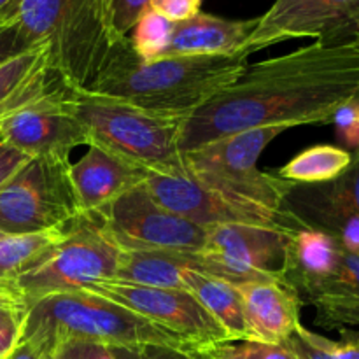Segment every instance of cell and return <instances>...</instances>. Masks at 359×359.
<instances>
[{"instance_id": "obj_14", "label": "cell", "mask_w": 359, "mask_h": 359, "mask_svg": "<svg viewBox=\"0 0 359 359\" xmlns=\"http://www.w3.org/2000/svg\"><path fill=\"white\" fill-rule=\"evenodd\" d=\"M69 86L44 95L11 116L0 128V140L35 156H70L88 146L90 137L69 107Z\"/></svg>"}, {"instance_id": "obj_7", "label": "cell", "mask_w": 359, "mask_h": 359, "mask_svg": "<svg viewBox=\"0 0 359 359\" xmlns=\"http://www.w3.org/2000/svg\"><path fill=\"white\" fill-rule=\"evenodd\" d=\"M121 249L105 233L100 221L83 214L69 226L67 237L34 269L13 283V290L30 307L37 300L58 293L81 291L116 277Z\"/></svg>"}, {"instance_id": "obj_23", "label": "cell", "mask_w": 359, "mask_h": 359, "mask_svg": "<svg viewBox=\"0 0 359 359\" xmlns=\"http://www.w3.org/2000/svg\"><path fill=\"white\" fill-rule=\"evenodd\" d=\"M191 353L200 359H298L287 346H273L256 340H226Z\"/></svg>"}, {"instance_id": "obj_34", "label": "cell", "mask_w": 359, "mask_h": 359, "mask_svg": "<svg viewBox=\"0 0 359 359\" xmlns=\"http://www.w3.org/2000/svg\"><path fill=\"white\" fill-rule=\"evenodd\" d=\"M284 346L290 347V349L297 354L298 359H335L332 354L323 351L321 347L314 346V344H311L309 340H305L304 337L298 335L297 332H294V335H291L290 339H287V342L284 344Z\"/></svg>"}, {"instance_id": "obj_22", "label": "cell", "mask_w": 359, "mask_h": 359, "mask_svg": "<svg viewBox=\"0 0 359 359\" xmlns=\"http://www.w3.org/2000/svg\"><path fill=\"white\" fill-rule=\"evenodd\" d=\"M172 30H174L172 21L154 13L153 9H147L130 32V46L144 63L156 62L165 58V53L170 44Z\"/></svg>"}, {"instance_id": "obj_35", "label": "cell", "mask_w": 359, "mask_h": 359, "mask_svg": "<svg viewBox=\"0 0 359 359\" xmlns=\"http://www.w3.org/2000/svg\"><path fill=\"white\" fill-rule=\"evenodd\" d=\"M140 359H200L189 351L175 349L167 346H140L137 347Z\"/></svg>"}, {"instance_id": "obj_18", "label": "cell", "mask_w": 359, "mask_h": 359, "mask_svg": "<svg viewBox=\"0 0 359 359\" xmlns=\"http://www.w3.org/2000/svg\"><path fill=\"white\" fill-rule=\"evenodd\" d=\"M184 287L224 330L228 340H248V326L238 290L233 284L196 269L184 272Z\"/></svg>"}, {"instance_id": "obj_37", "label": "cell", "mask_w": 359, "mask_h": 359, "mask_svg": "<svg viewBox=\"0 0 359 359\" xmlns=\"http://www.w3.org/2000/svg\"><path fill=\"white\" fill-rule=\"evenodd\" d=\"M116 359H140L135 347H111Z\"/></svg>"}, {"instance_id": "obj_38", "label": "cell", "mask_w": 359, "mask_h": 359, "mask_svg": "<svg viewBox=\"0 0 359 359\" xmlns=\"http://www.w3.org/2000/svg\"><path fill=\"white\" fill-rule=\"evenodd\" d=\"M16 2V0H0V18L4 16V14L7 13V11L11 9V7H13V4ZM2 25V23H0Z\"/></svg>"}, {"instance_id": "obj_12", "label": "cell", "mask_w": 359, "mask_h": 359, "mask_svg": "<svg viewBox=\"0 0 359 359\" xmlns=\"http://www.w3.org/2000/svg\"><path fill=\"white\" fill-rule=\"evenodd\" d=\"M81 291H90L142 316L153 325L181 337L193 351L228 340L224 330L188 291L140 286L119 279L100 280Z\"/></svg>"}, {"instance_id": "obj_5", "label": "cell", "mask_w": 359, "mask_h": 359, "mask_svg": "<svg viewBox=\"0 0 359 359\" xmlns=\"http://www.w3.org/2000/svg\"><path fill=\"white\" fill-rule=\"evenodd\" d=\"M67 100L72 114L86 128L90 144L146 172L168 174L184 168L179 137L186 118L154 114L88 91L69 90Z\"/></svg>"}, {"instance_id": "obj_31", "label": "cell", "mask_w": 359, "mask_h": 359, "mask_svg": "<svg viewBox=\"0 0 359 359\" xmlns=\"http://www.w3.org/2000/svg\"><path fill=\"white\" fill-rule=\"evenodd\" d=\"M30 48L34 46L28 44L16 23L0 25V65Z\"/></svg>"}, {"instance_id": "obj_39", "label": "cell", "mask_w": 359, "mask_h": 359, "mask_svg": "<svg viewBox=\"0 0 359 359\" xmlns=\"http://www.w3.org/2000/svg\"><path fill=\"white\" fill-rule=\"evenodd\" d=\"M2 287H11V286H2V284H0V290H2Z\"/></svg>"}, {"instance_id": "obj_40", "label": "cell", "mask_w": 359, "mask_h": 359, "mask_svg": "<svg viewBox=\"0 0 359 359\" xmlns=\"http://www.w3.org/2000/svg\"><path fill=\"white\" fill-rule=\"evenodd\" d=\"M356 39L359 41V30H358V34H356Z\"/></svg>"}, {"instance_id": "obj_6", "label": "cell", "mask_w": 359, "mask_h": 359, "mask_svg": "<svg viewBox=\"0 0 359 359\" xmlns=\"http://www.w3.org/2000/svg\"><path fill=\"white\" fill-rule=\"evenodd\" d=\"M284 126H263L212 140L182 153L184 172L196 182L233 200L280 210L290 181L258 168V160Z\"/></svg>"}, {"instance_id": "obj_11", "label": "cell", "mask_w": 359, "mask_h": 359, "mask_svg": "<svg viewBox=\"0 0 359 359\" xmlns=\"http://www.w3.org/2000/svg\"><path fill=\"white\" fill-rule=\"evenodd\" d=\"M142 186L165 209L205 230L217 224H259L284 231L304 228L293 214L284 209H269L221 195L189 177L184 168L168 174L146 172Z\"/></svg>"}, {"instance_id": "obj_1", "label": "cell", "mask_w": 359, "mask_h": 359, "mask_svg": "<svg viewBox=\"0 0 359 359\" xmlns=\"http://www.w3.org/2000/svg\"><path fill=\"white\" fill-rule=\"evenodd\" d=\"M359 93V41L319 42L249 65L184 119L181 153L263 126L328 125Z\"/></svg>"}, {"instance_id": "obj_21", "label": "cell", "mask_w": 359, "mask_h": 359, "mask_svg": "<svg viewBox=\"0 0 359 359\" xmlns=\"http://www.w3.org/2000/svg\"><path fill=\"white\" fill-rule=\"evenodd\" d=\"M353 163V153L337 146L319 144L307 147L287 161L277 175L293 184H323L346 174Z\"/></svg>"}, {"instance_id": "obj_33", "label": "cell", "mask_w": 359, "mask_h": 359, "mask_svg": "<svg viewBox=\"0 0 359 359\" xmlns=\"http://www.w3.org/2000/svg\"><path fill=\"white\" fill-rule=\"evenodd\" d=\"M55 354L42 344L28 339H18L16 346L13 347L6 359H53Z\"/></svg>"}, {"instance_id": "obj_27", "label": "cell", "mask_w": 359, "mask_h": 359, "mask_svg": "<svg viewBox=\"0 0 359 359\" xmlns=\"http://www.w3.org/2000/svg\"><path fill=\"white\" fill-rule=\"evenodd\" d=\"M53 359H116L111 347L84 340H67L55 351Z\"/></svg>"}, {"instance_id": "obj_41", "label": "cell", "mask_w": 359, "mask_h": 359, "mask_svg": "<svg viewBox=\"0 0 359 359\" xmlns=\"http://www.w3.org/2000/svg\"><path fill=\"white\" fill-rule=\"evenodd\" d=\"M4 235H6V233H2V231H0V237H4Z\"/></svg>"}, {"instance_id": "obj_36", "label": "cell", "mask_w": 359, "mask_h": 359, "mask_svg": "<svg viewBox=\"0 0 359 359\" xmlns=\"http://www.w3.org/2000/svg\"><path fill=\"white\" fill-rule=\"evenodd\" d=\"M6 311H27L23 302L16 294L13 287H2L0 290V312Z\"/></svg>"}, {"instance_id": "obj_4", "label": "cell", "mask_w": 359, "mask_h": 359, "mask_svg": "<svg viewBox=\"0 0 359 359\" xmlns=\"http://www.w3.org/2000/svg\"><path fill=\"white\" fill-rule=\"evenodd\" d=\"M20 339L35 340L53 354L67 340L109 347L167 346L193 351L181 337L90 291L51 294L32 304L23 318Z\"/></svg>"}, {"instance_id": "obj_17", "label": "cell", "mask_w": 359, "mask_h": 359, "mask_svg": "<svg viewBox=\"0 0 359 359\" xmlns=\"http://www.w3.org/2000/svg\"><path fill=\"white\" fill-rule=\"evenodd\" d=\"M258 25L255 20H226L207 13L174 23L167 56H231L248 55L245 46ZM249 56V55H248Z\"/></svg>"}, {"instance_id": "obj_8", "label": "cell", "mask_w": 359, "mask_h": 359, "mask_svg": "<svg viewBox=\"0 0 359 359\" xmlns=\"http://www.w3.org/2000/svg\"><path fill=\"white\" fill-rule=\"evenodd\" d=\"M83 216L70 181V156H35L0 189V231L35 233Z\"/></svg>"}, {"instance_id": "obj_16", "label": "cell", "mask_w": 359, "mask_h": 359, "mask_svg": "<svg viewBox=\"0 0 359 359\" xmlns=\"http://www.w3.org/2000/svg\"><path fill=\"white\" fill-rule=\"evenodd\" d=\"M146 170L132 161L90 144L84 156L70 163V181L81 212L97 214L128 189L144 181Z\"/></svg>"}, {"instance_id": "obj_13", "label": "cell", "mask_w": 359, "mask_h": 359, "mask_svg": "<svg viewBox=\"0 0 359 359\" xmlns=\"http://www.w3.org/2000/svg\"><path fill=\"white\" fill-rule=\"evenodd\" d=\"M359 30V0H276L258 18L245 53L302 37L319 42H346Z\"/></svg>"}, {"instance_id": "obj_20", "label": "cell", "mask_w": 359, "mask_h": 359, "mask_svg": "<svg viewBox=\"0 0 359 359\" xmlns=\"http://www.w3.org/2000/svg\"><path fill=\"white\" fill-rule=\"evenodd\" d=\"M69 224L35 233L0 237V284L11 286L20 276L34 269L69 233Z\"/></svg>"}, {"instance_id": "obj_19", "label": "cell", "mask_w": 359, "mask_h": 359, "mask_svg": "<svg viewBox=\"0 0 359 359\" xmlns=\"http://www.w3.org/2000/svg\"><path fill=\"white\" fill-rule=\"evenodd\" d=\"M188 269H195L189 255L121 251L114 279L140 286L186 291L182 277Z\"/></svg>"}, {"instance_id": "obj_3", "label": "cell", "mask_w": 359, "mask_h": 359, "mask_svg": "<svg viewBox=\"0 0 359 359\" xmlns=\"http://www.w3.org/2000/svg\"><path fill=\"white\" fill-rule=\"evenodd\" d=\"M0 23H16L28 44H48L53 69L76 91L93 84L121 41L112 30L109 0H16Z\"/></svg>"}, {"instance_id": "obj_2", "label": "cell", "mask_w": 359, "mask_h": 359, "mask_svg": "<svg viewBox=\"0 0 359 359\" xmlns=\"http://www.w3.org/2000/svg\"><path fill=\"white\" fill-rule=\"evenodd\" d=\"M248 55L167 56L144 63L121 39L88 93L112 98L142 111L188 118L230 86L249 67Z\"/></svg>"}, {"instance_id": "obj_26", "label": "cell", "mask_w": 359, "mask_h": 359, "mask_svg": "<svg viewBox=\"0 0 359 359\" xmlns=\"http://www.w3.org/2000/svg\"><path fill=\"white\" fill-rule=\"evenodd\" d=\"M147 9H149V0H109V14L116 37H128L139 18Z\"/></svg>"}, {"instance_id": "obj_25", "label": "cell", "mask_w": 359, "mask_h": 359, "mask_svg": "<svg viewBox=\"0 0 359 359\" xmlns=\"http://www.w3.org/2000/svg\"><path fill=\"white\" fill-rule=\"evenodd\" d=\"M297 333L300 337H304L305 340H309L311 344H314V346L321 347L323 351L332 354L335 359H359V333L356 332L340 328L342 339L330 340L326 337L319 335V333L311 332L304 325H300L297 328Z\"/></svg>"}, {"instance_id": "obj_30", "label": "cell", "mask_w": 359, "mask_h": 359, "mask_svg": "<svg viewBox=\"0 0 359 359\" xmlns=\"http://www.w3.org/2000/svg\"><path fill=\"white\" fill-rule=\"evenodd\" d=\"M32 160L30 154L23 153L9 142L0 140V189Z\"/></svg>"}, {"instance_id": "obj_9", "label": "cell", "mask_w": 359, "mask_h": 359, "mask_svg": "<svg viewBox=\"0 0 359 359\" xmlns=\"http://www.w3.org/2000/svg\"><path fill=\"white\" fill-rule=\"evenodd\" d=\"M294 231L259 224L207 228L205 244L191 256L193 266L230 284L286 280V256Z\"/></svg>"}, {"instance_id": "obj_15", "label": "cell", "mask_w": 359, "mask_h": 359, "mask_svg": "<svg viewBox=\"0 0 359 359\" xmlns=\"http://www.w3.org/2000/svg\"><path fill=\"white\" fill-rule=\"evenodd\" d=\"M244 309L248 340L284 346L294 335L304 307L300 294L283 280L233 284Z\"/></svg>"}, {"instance_id": "obj_28", "label": "cell", "mask_w": 359, "mask_h": 359, "mask_svg": "<svg viewBox=\"0 0 359 359\" xmlns=\"http://www.w3.org/2000/svg\"><path fill=\"white\" fill-rule=\"evenodd\" d=\"M202 0H149V9L172 23H181L200 13Z\"/></svg>"}, {"instance_id": "obj_10", "label": "cell", "mask_w": 359, "mask_h": 359, "mask_svg": "<svg viewBox=\"0 0 359 359\" xmlns=\"http://www.w3.org/2000/svg\"><path fill=\"white\" fill-rule=\"evenodd\" d=\"M91 216L121 251L196 255L205 244V228L165 209L142 182Z\"/></svg>"}, {"instance_id": "obj_24", "label": "cell", "mask_w": 359, "mask_h": 359, "mask_svg": "<svg viewBox=\"0 0 359 359\" xmlns=\"http://www.w3.org/2000/svg\"><path fill=\"white\" fill-rule=\"evenodd\" d=\"M316 323L323 328H344L359 326V302L358 300H319L314 304Z\"/></svg>"}, {"instance_id": "obj_32", "label": "cell", "mask_w": 359, "mask_h": 359, "mask_svg": "<svg viewBox=\"0 0 359 359\" xmlns=\"http://www.w3.org/2000/svg\"><path fill=\"white\" fill-rule=\"evenodd\" d=\"M332 182L339 189L340 195L359 212V146L356 153L353 154V163L347 168L346 174H342Z\"/></svg>"}, {"instance_id": "obj_29", "label": "cell", "mask_w": 359, "mask_h": 359, "mask_svg": "<svg viewBox=\"0 0 359 359\" xmlns=\"http://www.w3.org/2000/svg\"><path fill=\"white\" fill-rule=\"evenodd\" d=\"M25 314L27 311L0 312V359H6L7 354L16 346Z\"/></svg>"}]
</instances>
